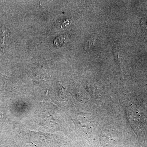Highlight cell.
Masks as SVG:
<instances>
[{"label": "cell", "instance_id": "6da1fadb", "mask_svg": "<svg viewBox=\"0 0 147 147\" xmlns=\"http://www.w3.org/2000/svg\"><path fill=\"white\" fill-rule=\"evenodd\" d=\"M141 26L144 30L147 31V19H144L141 21Z\"/></svg>", "mask_w": 147, "mask_h": 147}]
</instances>
